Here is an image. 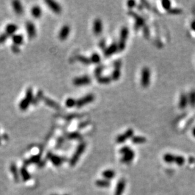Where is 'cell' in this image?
Masks as SVG:
<instances>
[{
	"label": "cell",
	"mask_w": 195,
	"mask_h": 195,
	"mask_svg": "<svg viewBox=\"0 0 195 195\" xmlns=\"http://www.w3.org/2000/svg\"><path fill=\"white\" fill-rule=\"evenodd\" d=\"M188 101L189 104H190V106L192 107H195V91H191L188 96Z\"/></svg>",
	"instance_id": "obj_32"
},
{
	"label": "cell",
	"mask_w": 195,
	"mask_h": 195,
	"mask_svg": "<svg viewBox=\"0 0 195 195\" xmlns=\"http://www.w3.org/2000/svg\"><path fill=\"white\" fill-rule=\"evenodd\" d=\"M39 162H40V156L34 155L25 161V167L28 165H30L32 164H37V163Z\"/></svg>",
	"instance_id": "obj_25"
},
{
	"label": "cell",
	"mask_w": 195,
	"mask_h": 195,
	"mask_svg": "<svg viewBox=\"0 0 195 195\" xmlns=\"http://www.w3.org/2000/svg\"><path fill=\"white\" fill-rule=\"evenodd\" d=\"M118 51V44L114 42V43H112V44H110L108 48H107L106 49H105L104 54L106 56L109 57V56H112V54H115Z\"/></svg>",
	"instance_id": "obj_16"
},
{
	"label": "cell",
	"mask_w": 195,
	"mask_h": 195,
	"mask_svg": "<svg viewBox=\"0 0 195 195\" xmlns=\"http://www.w3.org/2000/svg\"><path fill=\"white\" fill-rule=\"evenodd\" d=\"M147 139L143 136H135L132 138V141L134 144H142L146 142Z\"/></svg>",
	"instance_id": "obj_26"
},
{
	"label": "cell",
	"mask_w": 195,
	"mask_h": 195,
	"mask_svg": "<svg viewBox=\"0 0 195 195\" xmlns=\"http://www.w3.org/2000/svg\"><path fill=\"white\" fill-rule=\"evenodd\" d=\"M129 30L126 27H124L121 28L120 32V37H119V40L118 44V50L123 51L126 48V41L128 37Z\"/></svg>",
	"instance_id": "obj_3"
},
{
	"label": "cell",
	"mask_w": 195,
	"mask_h": 195,
	"mask_svg": "<svg viewBox=\"0 0 195 195\" xmlns=\"http://www.w3.org/2000/svg\"><path fill=\"white\" fill-rule=\"evenodd\" d=\"M162 6L163 8L165 10H169L171 8V2L167 0H165V1H162Z\"/></svg>",
	"instance_id": "obj_39"
},
{
	"label": "cell",
	"mask_w": 195,
	"mask_h": 195,
	"mask_svg": "<svg viewBox=\"0 0 195 195\" xmlns=\"http://www.w3.org/2000/svg\"><path fill=\"white\" fill-rule=\"evenodd\" d=\"M52 195H58V194H52ZM65 195H68V194H65Z\"/></svg>",
	"instance_id": "obj_51"
},
{
	"label": "cell",
	"mask_w": 195,
	"mask_h": 195,
	"mask_svg": "<svg viewBox=\"0 0 195 195\" xmlns=\"http://www.w3.org/2000/svg\"><path fill=\"white\" fill-rule=\"evenodd\" d=\"M67 138L69 139H81L82 138L81 134L78 132H71L68 134Z\"/></svg>",
	"instance_id": "obj_31"
},
{
	"label": "cell",
	"mask_w": 195,
	"mask_h": 195,
	"mask_svg": "<svg viewBox=\"0 0 195 195\" xmlns=\"http://www.w3.org/2000/svg\"><path fill=\"white\" fill-rule=\"evenodd\" d=\"M95 99V97L93 94H88L86 95L84 97L80 98V99H78L77 100V104L76 106L78 108H81V107H83L85 105L90 104Z\"/></svg>",
	"instance_id": "obj_6"
},
{
	"label": "cell",
	"mask_w": 195,
	"mask_h": 195,
	"mask_svg": "<svg viewBox=\"0 0 195 195\" xmlns=\"http://www.w3.org/2000/svg\"><path fill=\"white\" fill-rule=\"evenodd\" d=\"M167 12L172 15H179L182 13V11L181 9H179V8H171L169 10L167 11Z\"/></svg>",
	"instance_id": "obj_40"
},
{
	"label": "cell",
	"mask_w": 195,
	"mask_h": 195,
	"mask_svg": "<svg viewBox=\"0 0 195 195\" xmlns=\"http://www.w3.org/2000/svg\"><path fill=\"white\" fill-rule=\"evenodd\" d=\"M45 3L46 5H48V7L50 8L54 13L59 14L61 12V6L56 1H52V0H47V1H45Z\"/></svg>",
	"instance_id": "obj_12"
},
{
	"label": "cell",
	"mask_w": 195,
	"mask_h": 195,
	"mask_svg": "<svg viewBox=\"0 0 195 195\" xmlns=\"http://www.w3.org/2000/svg\"><path fill=\"white\" fill-rule=\"evenodd\" d=\"M104 69V66L102 65L98 66L95 68L94 71V75L96 78H97L101 76V74H102V73Z\"/></svg>",
	"instance_id": "obj_38"
},
{
	"label": "cell",
	"mask_w": 195,
	"mask_h": 195,
	"mask_svg": "<svg viewBox=\"0 0 195 195\" xmlns=\"http://www.w3.org/2000/svg\"><path fill=\"white\" fill-rule=\"evenodd\" d=\"M88 124H89L88 122H84V123H81L79 124V126H78V128H80V129L83 128L85 127Z\"/></svg>",
	"instance_id": "obj_46"
},
{
	"label": "cell",
	"mask_w": 195,
	"mask_h": 195,
	"mask_svg": "<svg viewBox=\"0 0 195 195\" xmlns=\"http://www.w3.org/2000/svg\"><path fill=\"white\" fill-rule=\"evenodd\" d=\"M91 83V78L87 76H82L80 77H77L73 81V85L77 87L83 86V85H89Z\"/></svg>",
	"instance_id": "obj_9"
},
{
	"label": "cell",
	"mask_w": 195,
	"mask_h": 195,
	"mask_svg": "<svg viewBox=\"0 0 195 195\" xmlns=\"http://www.w3.org/2000/svg\"><path fill=\"white\" fill-rule=\"evenodd\" d=\"M163 159H164V161L166 163H167V164H172V163L174 162L175 155L171 153H166L164 155Z\"/></svg>",
	"instance_id": "obj_30"
},
{
	"label": "cell",
	"mask_w": 195,
	"mask_h": 195,
	"mask_svg": "<svg viewBox=\"0 0 195 195\" xmlns=\"http://www.w3.org/2000/svg\"><path fill=\"white\" fill-rule=\"evenodd\" d=\"M77 59L78 61H80V63H83L84 64V65H90V64L91 63L90 58L85 57V56H81V55H78V56H77Z\"/></svg>",
	"instance_id": "obj_33"
},
{
	"label": "cell",
	"mask_w": 195,
	"mask_h": 195,
	"mask_svg": "<svg viewBox=\"0 0 195 195\" xmlns=\"http://www.w3.org/2000/svg\"><path fill=\"white\" fill-rule=\"evenodd\" d=\"M11 50H12V51L14 52V53H16V54L19 53V52H20L19 46L13 44L12 46H11Z\"/></svg>",
	"instance_id": "obj_43"
},
{
	"label": "cell",
	"mask_w": 195,
	"mask_h": 195,
	"mask_svg": "<svg viewBox=\"0 0 195 195\" xmlns=\"http://www.w3.org/2000/svg\"><path fill=\"white\" fill-rule=\"evenodd\" d=\"M69 33H70V27L68 25H65L61 28L58 37L61 40H65L68 37Z\"/></svg>",
	"instance_id": "obj_15"
},
{
	"label": "cell",
	"mask_w": 195,
	"mask_h": 195,
	"mask_svg": "<svg viewBox=\"0 0 195 195\" xmlns=\"http://www.w3.org/2000/svg\"><path fill=\"white\" fill-rule=\"evenodd\" d=\"M20 173H21V175H22V177L23 180H24V181H28V180L31 178L30 174L28 173V172L27 170V169H26L25 167H23L21 169Z\"/></svg>",
	"instance_id": "obj_29"
},
{
	"label": "cell",
	"mask_w": 195,
	"mask_h": 195,
	"mask_svg": "<svg viewBox=\"0 0 195 195\" xmlns=\"http://www.w3.org/2000/svg\"><path fill=\"white\" fill-rule=\"evenodd\" d=\"M46 105H47L48 106L51 107V108H53L55 109H60V106L59 104H58L56 102L54 101L53 100L51 99V98H49L48 97H43L42 99Z\"/></svg>",
	"instance_id": "obj_18"
},
{
	"label": "cell",
	"mask_w": 195,
	"mask_h": 195,
	"mask_svg": "<svg viewBox=\"0 0 195 195\" xmlns=\"http://www.w3.org/2000/svg\"><path fill=\"white\" fill-rule=\"evenodd\" d=\"M116 176V173L114 171L108 169L104 171L102 173V176L104 177L105 179L106 180H110L113 179Z\"/></svg>",
	"instance_id": "obj_24"
},
{
	"label": "cell",
	"mask_w": 195,
	"mask_h": 195,
	"mask_svg": "<svg viewBox=\"0 0 195 195\" xmlns=\"http://www.w3.org/2000/svg\"><path fill=\"white\" fill-rule=\"evenodd\" d=\"M10 171L11 172V173H12L13 177H14V179L15 180L16 182H19V173H18V170H17V168L16 165L15 164H12L10 166Z\"/></svg>",
	"instance_id": "obj_27"
},
{
	"label": "cell",
	"mask_w": 195,
	"mask_h": 195,
	"mask_svg": "<svg viewBox=\"0 0 195 195\" xmlns=\"http://www.w3.org/2000/svg\"><path fill=\"white\" fill-rule=\"evenodd\" d=\"M26 30L28 34L29 38H34L36 36V26L32 22H27L26 23Z\"/></svg>",
	"instance_id": "obj_13"
},
{
	"label": "cell",
	"mask_w": 195,
	"mask_h": 195,
	"mask_svg": "<svg viewBox=\"0 0 195 195\" xmlns=\"http://www.w3.org/2000/svg\"><path fill=\"white\" fill-rule=\"evenodd\" d=\"M150 71L147 67H145L141 71V85L143 88H147L150 83Z\"/></svg>",
	"instance_id": "obj_5"
},
{
	"label": "cell",
	"mask_w": 195,
	"mask_h": 195,
	"mask_svg": "<svg viewBox=\"0 0 195 195\" xmlns=\"http://www.w3.org/2000/svg\"><path fill=\"white\" fill-rule=\"evenodd\" d=\"M143 34L145 37H147V38H148V37L150 36L149 29H148V27H147V26H146V25H145L143 27Z\"/></svg>",
	"instance_id": "obj_42"
},
{
	"label": "cell",
	"mask_w": 195,
	"mask_h": 195,
	"mask_svg": "<svg viewBox=\"0 0 195 195\" xmlns=\"http://www.w3.org/2000/svg\"><path fill=\"white\" fill-rule=\"evenodd\" d=\"M119 153L123 155V157L121 159V162L125 164H130L135 157V153L128 146L122 147L119 150Z\"/></svg>",
	"instance_id": "obj_1"
},
{
	"label": "cell",
	"mask_w": 195,
	"mask_h": 195,
	"mask_svg": "<svg viewBox=\"0 0 195 195\" xmlns=\"http://www.w3.org/2000/svg\"><path fill=\"white\" fill-rule=\"evenodd\" d=\"M86 148V144L84 142H81L78 145L76 151H75V153L73 154V155L71 157V159L70 160V162H69V164L71 165V166H74V165H76L77 162L79 160L80 156L82 155V153H83L84 150H85Z\"/></svg>",
	"instance_id": "obj_4"
},
{
	"label": "cell",
	"mask_w": 195,
	"mask_h": 195,
	"mask_svg": "<svg viewBox=\"0 0 195 195\" xmlns=\"http://www.w3.org/2000/svg\"><path fill=\"white\" fill-rule=\"evenodd\" d=\"M17 29H18V27H17V26L15 24H8L5 28L6 34H7L8 36H12L13 35H14L15 33L16 32Z\"/></svg>",
	"instance_id": "obj_21"
},
{
	"label": "cell",
	"mask_w": 195,
	"mask_h": 195,
	"mask_svg": "<svg viewBox=\"0 0 195 195\" xmlns=\"http://www.w3.org/2000/svg\"><path fill=\"white\" fill-rule=\"evenodd\" d=\"M127 5L129 8H133L136 6V2L135 1H129L127 2Z\"/></svg>",
	"instance_id": "obj_44"
},
{
	"label": "cell",
	"mask_w": 195,
	"mask_h": 195,
	"mask_svg": "<svg viewBox=\"0 0 195 195\" xmlns=\"http://www.w3.org/2000/svg\"><path fill=\"white\" fill-rule=\"evenodd\" d=\"M95 184L100 188H108L110 185V182L106 179H99L96 181Z\"/></svg>",
	"instance_id": "obj_28"
},
{
	"label": "cell",
	"mask_w": 195,
	"mask_h": 195,
	"mask_svg": "<svg viewBox=\"0 0 195 195\" xmlns=\"http://www.w3.org/2000/svg\"><path fill=\"white\" fill-rule=\"evenodd\" d=\"M80 115L79 114H70V115H68L66 117V118L67 119H68V120H70L71 119H73V118H80Z\"/></svg>",
	"instance_id": "obj_45"
},
{
	"label": "cell",
	"mask_w": 195,
	"mask_h": 195,
	"mask_svg": "<svg viewBox=\"0 0 195 195\" xmlns=\"http://www.w3.org/2000/svg\"><path fill=\"white\" fill-rule=\"evenodd\" d=\"M76 104H77V100L74 99L73 98H71V97L67 98L65 102L66 106L67 107H68V108H72V107L76 106Z\"/></svg>",
	"instance_id": "obj_34"
},
{
	"label": "cell",
	"mask_w": 195,
	"mask_h": 195,
	"mask_svg": "<svg viewBox=\"0 0 195 195\" xmlns=\"http://www.w3.org/2000/svg\"><path fill=\"white\" fill-rule=\"evenodd\" d=\"M121 61L116 60L114 63V69L111 75V80L117 81L119 80L121 76Z\"/></svg>",
	"instance_id": "obj_7"
},
{
	"label": "cell",
	"mask_w": 195,
	"mask_h": 195,
	"mask_svg": "<svg viewBox=\"0 0 195 195\" xmlns=\"http://www.w3.org/2000/svg\"><path fill=\"white\" fill-rule=\"evenodd\" d=\"M8 36L6 33L0 35V44L5 42L6 40H7L8 39Z\"/></svg>",
	"instance_id": "obj_41"
},
{
	"label": "cell",
	"mask_w": 195,
	"mask_h": 195,
	"mask_svg": "<svg viewBox=\"0 0 195 195\" xmlns=\"http://www.w3.org/2000/svg\"><path fill=\"white\" fill-rule=\"evenodd\" d=\"M48 158L50 160L51 162L56 166H59L61 165L62 163L65 161V159L62 157L57 156L56 155H54L52 153H48Z\"/></svg>",
	"instance_id": "obj_14"
},
{
	"label": "cell",
	"mask_w": 195,
	"mask_h": 195,
	"mask_svg": "<svg viewBox=\"0 0 195 195\" xmlns=\"http://www.w3.org/2000/svg\"><path fill=\"white\" fill-rule=\"evenodd\" d=\"M105 45H106V42L104 40H102L99 43V46L102 48V49H104L105 48Z\"/></svg>",
	"instance_id": "obj_47"
},
{
	"label": "cell",
	"mask_w": 195,
	"mask_h": 195,
	"mask_svg": "<svg viewBox=\"0 0 195 195\" xmlns=\"http://www.w3.org/2000/svg\"><path fill=\"white\" fill-rule=\"evenodd\" d=\"M103 25L102 20L99 19H96L93 23V32L96 36H98L102 32Z\"/></svg>",
	"instance_id": "obj_11"
},
{
	"label": "cell",
	"mask_w": 195,
	"mask_h": 195,
	"mask_svg": "<svg viewBox=\"0 0 195 195\" xmlns=\"http://www.w3.org/2000/svg\"><path fill=\"white\" fill-rule=\"evenodd\" d=\"M133 133L134 132L132 129H129L126 132L124 133L122 135H119L117 138H116V142L119 144H121L124 143L127 139H128L129 138H132L133 136Z\"/></svg>",
	"instance_id": "obj_10"
},
{
	"label": "cell",
	"mask_w": 195,
	"mask_h": 195,
	"mask_svg": "<svg viewBox=\"0 0 195 195\" xmlns=\"http://www.w3.org/2000/svg\"><path fill=\"white\" fill-rule=\"evenodd\" d=\"M193 136L195 137V127L193 129Z\"/></svg>",
	"instance_id": "obj_50"
},
{
	"label": "cell",
	"mask_w": 195,
	"mask_h": 195,
	"mask_svg": "<svg viewBox=\"0 0 195 195\" xmlns=\"http://www.w3.org/2000/svg\"><path fill=\"white\" fill-rule=\"evenodd\" d=\"M128 15H130V16L132 17L133 18L135 19V28L136 29V30H138V28H141L142 27H144V26L145 25V22L143 17L139 16V15H138L136 13L134 12V11H130L128 12Z\"/></svg>",
	"instance_id": "obj_8"
},
{
	"label": "cell",
	"mask_w": 195,
	"mask_h": 195,
	"mask_svg": "<svg viewBox=\"0 0 195 195\" xmlns=\"http://www.w3.org/2000/svg\"><path fill=\"white\" fill-rule=\"evenodd\" d=\"M191 27L192 30L195 32V20H194L193 22H192L191 24Z\"/></svg>",
	"instance_id": "obj_48"
},
{
	"label": "cell",
	"mask_w": 195,
	"mask_h": 195,
	"mask_svg": "<svg viewBox=\"0 0 195 195\" xmlns=\"http://www.w3.org/2000/svg\"><path fill=\"white\" fill-rule=\"evenodd\" d=\"M12 7L13 10L17 15H22L24 12V8H23L21 3L19 1H14L12 2Z\"/></svg>",
	"instance_id": "obj_20"
},
{
	"label": "cell",
	"mask_w": 195,
	"mask_h": 195,
	"mask_svg": "<svg viewBox=\"0 0 195 195\" xmlns=\"http://www.w3.org/2000/svg\"><path fill=\"white\" fill-rule=\"evenodd\" d=\"M11 40L14 45L19 46L24 42V37L21 34H14L11 36Z\"/></svg>",
	"instance_id": "obj_22"
},
{
	"label": "cell",
	"mask_w": 195,
	"mask_h": 195,
	"mask_svg": "<svg viewBox=\"0 0 195 195\" xmlns=\"http://www.w3.org/2000/svg\"><path fill=\"white\" fill-rule=\"evenodd\" d=\"M34 99L33 91L32 88H28L26 91L25 97L19 104V108L22 110H25L28 109L30 104L32 103Z\"/></svg>",
	"instance_id": "obj_2"
},
{
	"label": "cell",
	"mask_w": 195,
	"mask_h": 195,
	"mask_svg": "<svg viewBox=\"0 0 195 195\" xmlns=\"http://www.w3.org/2000/svg\"><path fill=\"white\" fill-rule=\"evenodd\" d=\"M194 161H195V159L193 158V157H190V158H189V162L191 163V164H193Z\"/></svg>",
	"instance_id": "obj_49"
},
{
	"label": "cell",
	"mask_w": 195,
	"mask_h": 195,
	"mask_svg": "<svg viewBox=\"0 0 195 195\" xmlns=\"http://www.w3.org/2000/svg\"><path fill=\"white\" fill-rule=\"evenodd\" d=\"M90 59H91V63H95V64H98L100 62L101 59H100V56H99V54L95 52V53H93L92 54V56H91V58H90Z\"/></svg>",
	"instance_id": "obj_36"
},
{
	"label": "cell",
	"mask_w": 195,
	"mask_h": 195,
	"mask_svg": "<svg viewBox=\"0 0 195 195\" xmlns=\"http://www.w3.org/2000/svg\"><path fill=\"white\" fill-rule=\"evenodd\" d=\"M31 14L33 17L39 19L42 15V10L39 6H34L31 10Z\"/></svg>",
	"instance_id": "obj_23"
},
{
	"label": "cell",
	"mask_w": 195,
	"mask_h": 195,
	"mask_svg": "<svg viewBox=\"0 0 195 195\" xmlns=\"http://www.w3.org/2000/svg\"><path fill=\"white\" fill-rule=\"evenodd\" d=\"M125 186H126V182H125L124 180H119L117 184V186H116L115 195H122L125 189Z\"/></svg>",
	"instance_id": "obj_19"
},
{
	"label": "cell",
	"mask_w": 195,
	"mask_h": 195,
	"mask_svg": "<svg viewBox=\"0 0 195 195\" xmlns=\"http://www.w3.org/2000/svg\"><path fill=\"white\" fill-rule=\"evenodd\" d=\"M189 104L188 101V96L182 93V94L180 95L179 101V107L181 109H185L187 107L188 104Z\"/></svg>",
	"instance_id": "obj_17"
},
{
	"label": "cell",
	"mask_w": 195,
	"mask_h": 195,
	"mask_svg": "<svg viewBox=\"0 0 195 195\" xmlns=\"http://www.w3.org/2000/svg\"><path fill=\"white\" fill-rule=\"evenodd\" d=\"M185 162V159L182 156H175V160H174V163L179 165V166H182L184 165Z\"/></svg>",
	"instance_id": "obj_37"
},
{
	"label": "cell",
	"mask_w": 195,
	"mask_h": 195,
	"mask_svg": "<svg viewBox=\"0 0 195 195\" xmlns=\"http://www.w3.org/2000/svg\"><path fill=\"white\" fill-rule=\"evenodd\" d=\"M98 83L101 84H107L109 83L111 81V78L110 77H102L100 76L97 78Z\"/></svg>",
	"instance_id": "obj_35"
},
{
	"label": "cell",
	"mask_w": 195,
	"mask_h": 195,
	"mask_svg": "<svg viewBox=\"0 0 195 195\" xmlns=\"http://www.w3.org/2000/svg\"><path fill=\"white\" fill-rule=\"evenodd\" d=\"M0 143H1V139H0Z\"/></svg>",
	"instance_id": "obj_52"
}]
</instances>
